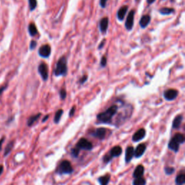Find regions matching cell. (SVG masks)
<instances>
[{
	"label": "cell",
	"instance_id": "cell-1",
	"mask_svg": "<svg viewBox=\"0 0 185 185\" xmlns=\"http://www.w3.org/2000/svg\"><path fill=\"white\" fill-rule=\"evenodd\" d=\"M119 106L114 104L108 108L106 111L101 112L97 115L96 118L99 123L103 124H111L115 115L118 113Z\"/></svg>",
	"mask_w": 185,
	"mask_h": 185
},
{
	"label": "cell",
	"instance_id": "cell-2",
	"mask_svg": "<svg viewBox=\"0 0 185 185\" xmlns=\"http://www.w3.org/2000/svg\"><path fill=\"white\" fill-rule=\"evenodd\" d=\"M67 58L65 56H62L59 59L56 64V67L54 69V74L56 77L59 76H66L67 74Z\"/></svg>",
	"mask_w": 185,
	"mask_h": 185
},
{
	"label": "cell",
	"instance_id": "cell-3",
	"mask_svg": "<svg viewBox=\"0 0 185 185\" xmlns=\"http://www.w3.org/2000/svg\"><path fill=\"white\" fill-rule=\"evenodd\" d=\"M56 171L59 174H71L74 171V169L70 162L67 160H65L59 163L56 168Z\"/></svg>",
	"mask_w": 185,
	"mask_h": 185
},
{
	"label": "cell",
	"instance_id": "cell-4",
	"mask_svg": "<svg viewBox=\"0 0 185 185\" xmlns=\"http://www.w3.org/2000/svg\"><path fill=\"white\" fill-rule=\"evenodd\" d=\"M122 147H121L120 146H119V145L112 147L111 150H110L109 152L104 156V158H103L104 162L105 163H108V162H110V161H111L113 158L118 157V156H120V155L122 154Z\"/></svg>",
	"mask_w": 185,
	"mask_h": 185
},
{
	"label": "cell",
	"instance_id": "cell-5",
	"mask_svg": "<svg viewBox=\"0 0 185 185\" xmlns=\"http://www.w3.org/2000/svg\"><path fill=\"white\" fill-rule=\"evenodd\" d=\"M76 148L79 150H91L92 149V144L91 142H90L87 139L80 138L79 141L77 142V143L76 144Z\"/></svg>",
	"mask_w": 185,
	"mask_h": 185
},
{
	"label": "cell",
	"instance_id": "cell-6",
	"mask_svg": "<svg viewBox=\"0 0 185 185\" xmlns=\"http://www.w3.org/2000/svg\"><path fill=\"white\" fill-rule=\"evenodd\" d=\"M178 95H179V91L176 89L173 88L167 89L163 92V97L166 101H168L175 100L177 98Z\"/></svg>",
	"mask_w": 185,
	"mask_h": 185
},
{
	"label": "cell",
	"instance_id": "cell-7",
	"mask_svg": "<svg viewBox=\"0 0 185 185\" xmlns=\"http://www.w3.org/2000/svg\"><path fill=\"white\" fill-rule=\"evenodd\" d=\"M38 73L41 76L43 80L46 81L49 77V69H48V66L44 62H41L40 65H38Z\"/></svg>",
	"mask_w": 185,
	"mask_h": 185
},
{
	"label": "cell",
	"instance_id": "cell-8",
	"mask_svg": "<svg viewBox=\"0 0 185 185\" xmlns=\"http://www.w3.org/2000/svg\"><path fill=\"white\" fill-rule=\"evenodd\" d=\"M135 11L134 10H131L128 14L127 19L125 21V28L127 31H130L134 26V20H135Z\"/></svg>",
	"mask_w": 185,
	"mask_h": 185
},
{
	"label": "cell",
	"instance_id": "cell-9",
	"mask_svg": "<svg viewBox=\"0 0 185 185\" xmlns=\"http://www.w3.org/2000/svg\"><path fill=\"white\" fill-rule=\"evenodd\" d=\"M51 46L49 44H45L43 45L39 48L38 49V54L39 56L43 58H48L51 55Z\"/></svg>",
	"mask_w": 185,
	"mask_h": 185
},
{
	"label": "cell",
	"instance_id": "cell-10",
	"mask_svg": "<svg viewBox=\"0 0 185 185\" xmlns=\"http://www.w3.org/2000/svg\"><path fill=\"white\" fill-rule=\"evenodd\" d=\"M106 129H105L104 127H100V128H97L95 130L92 131L91 132L92 136L95 137L99 140H103L104 139L105 136H106Z\"/></svg>",
	"mask_w": 185,
	"mask_h": 185
},
{
	"label": "cell",
	"instance_id": "cell-11",
	"mask_svg": "<svg viewBox=\"0 0 185 185\" xmlns=\"http://www.w3.org/2000/svg\"><path fill=\"white\" fill-rule=\"evenodd\" d=\"M145 134H146V132H145V129H143V128H142V129H138V130L133 135L132 141L133 142L140 141V140H142L144 138H145Z\"/></svg>",
	"mask_w": 185,
	"mask_h": 185
},
{
	"label": "cell",
	"instance_id": "cell-12",
	"mask_svg": "<svg viewBox=\"0 0 185 185\" xmlns=\"http://www.w3.org/2000/svg\"><path fill=\"white\" fill-rule=\"evenodd\" d=\"M145 150H146V145L144 143H140L138 145L136 149L135 150L134 156L136 158H140L144 154Z\"/></svg>",
	"mask_w": 185,
	"mask_h": 185
},
{
	"label": "cell",
	"instance_id": "cell-13",
	"mask_svg": "<svg viewBox=\"0 0 185 185\" xmlns=\"http://www.w3.org/2000/svg\"><path fill=\"white\" fill-rule=\"evenodd\" d=\"M108 28V17H104L100 20L99 22V29L101 33L105 34L107 31V29Z\"/></svg>",
	"mask_w": 185,
	"mask_h": 185
},
{
	"label": "cell",
	"instance_id": "cell-14",
	"mask_svg": "<svg viewBox=\"0 0 185 185\" xmlns=\"http://www.w3.org/2000/svg\"><path fill=\"white\" fill-rule=\"evenodd\" d=\"M128 10V6L127 5H124V6L121 7V8L119 9L118 12H117V18L120 21H123L124 17H125L126 14H127V12Z\"/></svg>",
	"mask_w": 185,
	"mask_h": 185
},
{
	"label": "cell",
	"instance_id": "cell-15",
	"mask_svg": "<svg viewBox=\"0 0 185 185\" xmlns=\"http://www.w3.org/2000/svg\"><path fill=\"white\" fill-rule=\"evenodd\" d=\"M135 149L134 147L132 146H129L127 147L125 152V162L126 163H129L131 160L132 159L133 156H134Z\"/></svg>",
	"mask_w": 185,
	"mask_h": 185
},
{
	"label": "cell",
	"instance_id": "cell-16",
	"mask_svg": "<svg viewBox=\"0 0 185 185\" xmlns=\"http://www.w3.org/2000/svg\"><path fill=\"white\" fill-rule=\"evenodd\" d=\"M144 171H145L144 166L143 165H139V166L136 167L134 172H133V177H134L135 179L143 177L144 175Z\"/></svg>",
	"mask_w": 185,
	"mask_h": 185
},
{
	"label": "cell",
	"instance_id": "cell-17",
	"mask_svg": "<svg viewBox=\"0 0 185 185\" xmlns=\"http://www.w3.org/2000/svg\"><path fill=\"white\" fill-rule=\"evenodd\" d=\"M151 17L149 15H143L140 20V26L142 28H145L150 23Z\"/></svg>",
	"mask_w": 185,
	"mask_h": 185
},
{
	"label": "cell",
	"instance_id": "cell-18",
	"mask_svg": "<svg viewBox=\"0 0 185 185\" xmlns=\"http://www.w3.org/2000/svg\"><path fill=\"white\" fill-rule=\"evenodd\" d=\"M183 121V116L180 115H177V117L174 118V120L173 121V123H172V127L174 129H178L179 128V127L181 126V122Z\"/></svg>",
	"mask_w": 185,
	"mask_h": 185
},
{
	"label": "cell",
	"instance_id": "cell-19",
	"mask_svg": "<svg viewBox=\"0 0 185 185\" xmlns=\"http://www.w3.org/2000/svg\"><path fill=\"white\" fill-rule=\"evenodd\" d=\"M168 148L170 149V150L174 151L175 153H177L178 150H179V144L178 143L174 138H172L171 140H170L169 143H168Z\"/></svg>",
	"mask_w": 185,
	"mask_h": 185
},
{
	"label": "cell",
	"instance_id": "cell-20",
	"mask_svg": "<svg viewBox=\"0 0 185 185\" xmlns=\"http://www.w3.org/2000/svg\"><path fill=\"white\" fill-rule=\"evenodd\" d=\"M41 116V114L38 113V114H37L33 115V116H31V117H29V119H28V122H27V125L28 126V127H31V126L33 125V124H34L39 118H40Z\"/></svg>",
	"mask_w": 185,
	"mask_h": 185
},
{
	"label": "cell",
	"instance_id": "cell-21",
	"mask_svg": "<svg viewBox=\"0 0 185 185\" xmlns=\"http://www.w3.org/2000/svg\"><path fill=\"white\" fill-rule=\"evenodd\" d=\"M110 178H111V176L109 174H106V175L99 177L98 179V181L100 183L101 185H108L110 181Z\"/></svg>",
	"mask_w": 185,
	"mask_h": 185
},
{
	"label": "cell",
	"instance_id": "cell-22",
	"mask_svg": "<svg viewBox=\"0 0 185 185\" xmlns=\"http://www.w3.org/2000/svg\"><path fill=\"white\" fill-rule=\"evenodd\" d=\"M28 32L31 36H35L38 34V29L34 23H31L28 26Z\"/></svg>",
	"mask_w": 185,
	"mask_h": 185
},
{
	"label": "cell",
	"instance_id": "cell-23",
	"mask_svg": "<svg viewBox=\"0 0 185 185\" xmlns=\"http://www.w3.org/2000/svg\"><path fill=\"white\" fill-rule=\"evenodd\" d=\"M175 12L174 9L173 8H162L159 10L160 14L163 15H171V13Z\"/></svg>",
	"mask_w": 185,
	"mask_h": 185
},
{
	"label": "cell",
	"instance_id": "cell-24",
	"mask_svg": "<svg viewBox=\"0 0 185 185\" xmlns=\"http://www.w3.org/2000/svg\"><path fill=\"white\" fill-rule=\"evenodd\" d=\"M14 143H15V142L12 140V141L10 142V143L7 145V146L5 149V153H4L5 157H7V156H8V155L11 153L12 148H13V147H14Z\"/></svg>",
	"mask_w": 185,
	"mask_h": 185
},
{
	"label": "cell",
	"instance_id": "cell-25",
	"mask_svg": "<svg viewBox=\"0 0 185 185\" xmlns=\"http://www.w3.org/2000/svg\"><path fill=\"white\" fill-rule=\"evenodd\" d=\"M176 185H183L185 183V175L184 174H181L176 177L175 180Z\"/></svg>",
	"mask_w": 185,
	"mask_h": 185
},
{
	"label": "cell",
	"instance_id": "cell-26",
	"mask_svg": "<svg viewBox=\"0 0 185 185\" xmlns=\"http://www.w3.org/2000/svg\"><path fill=\"white\" fill-rule=\"evenodd\" d=\"M173 138L179 144V145L184 143V140H185L184 136V135L181 134V133H177V134H176L175 135H174V137Z\"/></svg>",
	"mask_w": 185,
	"mask_h": 185
},
{
	"label": "cell",
	"instance_id": "cell-27",
	"mask_svg": "<svg viewBox=\"0 0 185 185\" xmlns=\"http://www.w3.org/2000/svg\"><path fill=\"white\" fill-rule=\"evenodd\" d=\"M146 184V180L143 177L136 178L133 181L132 185H145Z\"/></svg>",
	"mask_w": 185,
	"mask_h": 185
},
{
	"label": "cell",
	"instance_id": "cell-28",
	"mask_svg": "<svg viewBox=\"0 0 185 185\" xmlns=\"http://www.w3.org/2000/svg\"><path fill=\"white\" fill-rule=\"evenodd\" d=\"M63 110L62 109H59L56 112V114H55V116H54V122L56 124H58L60 120H61V117L62 114H63Z\"/></svg>",
	"mask_w": 185,
	"mask_h": 185
},
{
	"label": "cell",
	"instance_id": "cell-29",
	"mask_svg": "<svg viewBox=\"0 0 185 185\" xmlns=\"http://www.w3.org/2000/svg\"><path fill=\"white\" fill-rule=\"evenodd\" d=\"M31 11H33L37 7V0H28Z\"/></svg>",
	"mask_w": 185,
	"mask_h": 185
},
{
	"label": "cell",
	"instance_id": "cell-30",
	"mask_svg": "<svg viewBox=\"0 0 185 185\" xmlns=\"http://www.w3.org/2000/svg\"><path fill=\"white\" fill-rule=\"evenodd\" d=\"M165 173L167 175H171L172 174H174V172L175 171V168L174 167H166L164 168Z\"/></svg>",
	"mask_w": 185,
	"mask_h": 185
},
{
	"label": "cell",
	"instance_id": "cell-31",
	"mask_svg": "<svg viewBox=\"0 0 185 185\" xmlns=\"http://www.w3.org/2000/svg\"><path fill=\"white\" fill-rule=\"evenodd\" d=\"M59 96L60 98H61L62 100H65L66 99V97H67V91H66L65 89H61L59 91Z\"/></svg>",
	"mask_w": 185,
	"mask_h": 185
},
{
	"label": "cell",
	"instance_id": "cell-32",
	"mask_svg": "<svg viewBox=\"0 0 185 185\" xmlns=\"http://www.w3.org/2000/svg\"><path fill=\"white\" fill-rule=\"evenodd\" d=\"M79 153H80V150L76 148V147L72 148V150H71V155H72L74 158H77Z\"/></svg>",
	"mask_w": 185,
	"mask_h": 185
},
{
	"label": "cell",
	"instance_id": "cell-33",
	"mask_svg": "<svg viewBox=\"0 0 185 185\" xmlns=\"http://www.w3.org/2000/svg\"><path fill=\"white\" fill-rule=\"evenodd\" d=\"M101 66L102 67H105L107 65V59H106V56H104L101 59Z\"/></svg>",
	"mask_w": 185,
	"mask_h": 185
},
{
	"label": "cell",
	"instance_id": "cell-34",
	"mask_svg": "<svg viewBox=\"0 0 185 185\" xmlns=\"http://www.w3.org/2000/svg\"><path fill=\"white\" fill-rule=\"evenodd\" d=\"M87 80H88V76L87 75H83V77H82L80 79V80H79V83L80 85H83V84H84V83H85V82H86Z\"/></svg>",
	"mask_w": 185,
	"mask_h": 185
},
{
	"label": "cell",
	"instance_id": "cell-35",
	"mask_svg": "<svg viewBox=\"0 0 185 185\" xmlns=\"http://www.w3.org/2000/svg\"><path fill=\"white\" fill-rule=\"evenodd\" d=\"M36 46H37L36 41H31V44H30V49H31V50H33V49L36 47Z\"/></svg>",
	"mask_w": 185,
	"mask_h": 185
},
{
	"label": "cell",
	"instance_id": "cell-36",
	"mask_svg": "<svg viewBox=\"0 0 185 185\" xmlns=\"http://www.w3.org/2000/svg\"><path fill=\"white\" fill-rule=\"evenodd\" d=\"M108 0H100V2H99V4H100V6L102 8H105L106 7V3H107Z\"/></svg>",
	"mask_w": 185,
	"mask_h": 185
},
{
	"label": "cell",
	"instance_id": "cell-37",
	"mask_svg": "<svg viewBox=\"0 0 185 185\" xmlns=\"http://www.w3.org/2000/svg\"><path fill=\"white\" fill-rule=\"evenodd\" d=\"M75 110H76V107H75V106H73V107L71 108L70 111H69V117H73L74 114V113H75Z\"/></svg>",
	"mask_w": 185,
	"mask_h": 185
},
{
	"label": "cell",
	"instance_id": "cell-38",
	"mask_svg": "<svg viewBox=\"0 0 185 185\" xmlns=\"http://www.w3.org/2000/svg\"><path fill=\"white\" fill-rule=\"evenodd\" d=\"M5 139V136L2 137V138L0 139V151H1V150H2V144H3V143H4Z\"/></svg>",
	"mask_w": 185,
	"mask_h": 185
},
{
	"label": "cell",
	"instance_id": "cell-39",
	"mask_svg": "<svg viewBox=\"0 0 185 185\" xmlns=\"http://www.w3.org/2000/svg\"><path fill=\"white\" fill-rule=\"evenodd\" d=\"M104 43H105V40L102 41V42L101 43V44H100V45L99 46V49H102L103 47H104Z\"/></svg>",
	"mask_w": 185,
	"mask_h": 185
},
{
	"label": "cell",
	"instance_id": "cell-40",
	"mask_svg": "<svg viewBox=\"0 0 185 185\" xmlns=\"http://www.w3.org/2000/svg\"><path fill=\"white\" fill-rule=\"evenodd\" d=\"M7 88V85H5V86H4V87H1V88H0V95H1L2 93V92L4 91L5 90V89Z\"/></svg>",
	"mask_w": 185,
	"mask_h": 185
},
{
	"label": "cell",
	"instance_id": "cell-41",
	"mask_svg": "<svg viewBox=\"0 0 185 185\" xmlns=\"http://www.w3.org/2000/svg\"><path fill=\"white\" fill-rule=\"evenodd\" d=\"M3 171H4V166H3L2 165H0V176L2 174Z\"/></svg>",
	"mask_w": 185,
	"mask_h": 185
},
{
	"label": "cell",
	"instance_id": "cell-42",
	"mask_svg": "<svg viewBox=\"0 0 185 185\" xmlns=\"http://www.w3.org/2000/svg\"><path fill=\"white\" fill-rule=\"evenodd\" d=\"M49 115H46V117H44V119H43L42 122H46V120H48V119H49Z\"/></svg>",
	"mask_w": 185,
	"mask_h": 185
},
{
	"label": "cell",
	"instance_id": "cell-43",
	"mask_svg": "<svg viewBox=\"0 0 185 185\" xmlns=\"http://www.w3.org/2000/svg\"><path fill=\"white\" fill-rule=\"evenodd\" d=\"M155 1H156V0H147V2L148 3L149 5H152Z\"/></svg>",
	"mask_w": 185,
	"mask_h": 185
}]
</instances>
